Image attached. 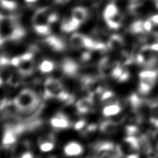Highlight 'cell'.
<instances>
[{
    "label": "cell",
    "mask_w": 158,
    "mask_h": 158,
    "mask_svg": "<svg viewBox=\"0 0 158 158\" xmlns=\"http://www.w3.org/2000/svg\"><path fill=\"white\" fill-rule=\"evenodd\" d=\"M44 94L47 98H56L64 102L72 100L71 96L64 89L61 81L56 78L49 77L45 80Z\"/></svg>",
    "instance_id": "obj_1"
},
{
    "label": "cell",
    "mask_w": 158,
    "mask_h": 158,
    "mask_svg": "<svg viewBox=\"0 0 158 158\" xmlns=\"http://www.w3.org/2000/svg\"><path fill=\"white\" fill-rule=\"evenodd\" d=\"M94 106V100L91 96L86 97L79 100L76 102V110L80 114H86L92 110Z\"/></svg>",
    "instance_id": "obj_8"
},
{
    "label": "cell",
    "mask_w": 158,
    "mask_h": 158,
    "mask_svg": "<svg viewBox=\"0 0 158 158\" xmlns=\"http://www.w3.org/2000/svg\"><path fill=\"white\" fill-rule=\"evenodd\" d=\"M121 107L118 102L106 105L102 109V114L105 117L115 116L121 112Z\"/></svg>",
    "instance_id": "obj_12"
},
{
    "label": "cell",
    "mask_w": 158,
    "mask_h": 158,
    "mask_svg": "<svg viewBox=\"0 0 158 158\" xmlns=\"http://www.w3.org/2000/svg\"><path fill=\"white\" fill-rule=\"evenodd\" d=\"M19 132V130L17 128H10L8 127L4 132L2 139V143L6 147L10 146L14 144L17 141V135Z\"/></svg>",
    "instance_id": "obj_9"
},
{
    "label": "cell",
    "mask_w": 158,
    "mask_h": 158,
    "mask_svg": "<svg viewBox=\"0 0 158 158\" xmlns=\"http://www.w3.org/2000/svg\"><path fill=\"white\" fill-rule=\"evenodd\" d=\"M10 64L18 69L22 75H29L33 73L35 67L34 54L27 52L15 56L10 60Z\"/></svg>",
    "instance_id": "obj_3"
},
{
    "label": "cell",
    "mask_w": 158,
    "mask_h": 158,
    "mask_svg": "<svg viewBox=\"0 0 158 158\" xmlns=\"http://www.w3.org/2000/svg\"><path fill=\"white\" fill-rule=\"evenodd\" d=\"M101 100L105 105H110L112 103L118 102L116 100V96L114 93L111 91H107L103 92L101 96Z\"/></svg>",
    "instance_id": "obj_19"
},
{
    "label": "cell",
    "mask_w": 158,
    "mask_h": 158,
    "mask_svg": "<svg viewBox=\"0 0 158 158\" xmlns=\"http://www.w3.org/2000/svg\"><path fill=\"white\" fill-rule=\"evenodd\" d=\"M20 158H34V155L30 151H26L20 155Z\"/></svg>",
    "instance_id": "obj_26"
},
{
    "label": "cell",
    "mask_w": 158,
    "mask_h": 158,
    "mask_svg": "<svg viewBox=\"0 0 158 158\" xmlns=\"http://www.w3.org/2000/svg\"><path fill=\"white\" fill-rule=\"evenodd\" d=\"M116 125L117 124L114 121H106L102 123L101 126H100V130H101L103 132L110 133L111 132H114V130H115Z\"/></svg>",
    "instance_id": "obj_21"
},
{
    "label": "cell",
    "mask_w": 158,
    "mask_h": 158,
    "mask_svg": "<svg viewBox=\"0 0 158 158\" xmlns=\"http://www.w3.org/2000/svg\"><path fill=\"white\" fill-rule=\"evenodd\" d=\"M126 158H139V155L137 154H130L127 155Z\"/></svg>",
    "instance_id": "obj_29"
},
{
    "label": "cell",
    "mask_w": 158,
    "mask_h": 158,
    "mask_svg": "<svg viewBox=\"0 0 158 158\" xmlns=\"http://www.w3.org/2000/svg\"><path fill=\"white\" fill-rule=\"evenodd\" d=\"M134 1H137V0H134Z\"/></svg>",
    "instance_id": "obj_33"
},
{
    "label": "cell",
    "mask_w": 158,
    "mask_h": 158,
    "mask_svg": "<svg viewBox=\"0 0 158 158\" xmlns=\"http://www.w3.org/2000/svg\"><path fill=\"white\" fill-rule=\"evenodd\" d=\"M20 75H22L19 71H18V73H12L8 79V84L13 87L18 86L20 83Z\"/></svg>",
    "instance_id": "obj_22"
},
{
    "label": "cell",
    "mask_w": 158,
    "mask_h": 158,
    "mask_svg": "<svg viewBox=\"0 0 158 158\" xmlns=\"http://www.w3.org/2000/svg\"><path fill=\"white\" fill-rule=\"evenodd\" d=\"M85 126H86V122L84 121H82V120H81V121H79L76 123L75 125V129L77 130H82Z\"/></svg>",
    "instance_id": "obj_25"
},
{
    "label": "cell",
    "mask_w": 158,
    "mask_h": 158,
    "mask_svg": "<svg viewBox=\"0 0 158 158\" xmlns=\"http://www.w3.org/2000/svg\"><path fill=\"white\" fill-rule=\"evenodd\" d=\"M88 15V10L86 8L82 6H76L73 8L71 13V17L80 24L86 20Z\"/></svg>",
    "instance_id": "obj_10"
},
{
    "label": "cell",
    "mask_w": 158,
    "mask_h": 158,
    "mask_svg": "<svg viewBox=\"0 0 158 158\" xmlns=\"http://www.w3.org/2000/svg\"><path fill=\"white\" fill-rule=\"evenodd\" d=\"M26 1V2L27 3H34V2H36L37 0H25Z\"/></svg>",
    "instance_id": "obj_30"
},
{
    "label": "cell",
    "mask_w": 158,
    "mask_h": 158,
    "mask_svg": "<svg viewBox=\"0 0 158 158\" xmlns=\"http://www.w3.org/2000/svg\"><path fill=\"white\" fill-rule=\"evenodd\" d=\"M84 148L81 144L76 141H70L64 147V154L69 157L79 156L83 153Z\"/></svg>",
    "instance_id": "obj_6"
},
{
    "label": "cell",
    "mask_w": 158,
    "mask_h": 158,
    "mask_svg": "<svg viewBox=\"0 0 158 158\" xmlns=\"http://www.w3.org/2000/svg\"><path fill=\"white\" fill-rule=\"evenodd\" d=\"M4 20V16L2 15L1 13H0V23H1V22H2Z\"/></svg>",
    "instance_id": "obj_31"
},
{
    "label": "cell",
    "mask_w": 158,
    "mask_h": 158,
    "mask_svg": "<svg viewBox=\"0 0 158 158\" xmlns=\"http://www.w3.org/2000/svg\"><path fill=\"white\" fill-rule=\"evenodd\" d=\"M51 12L48 7L41 8L38 9L34 13L32 19L33 27H40V26H48L50 25L48 23V16Z\"/></svg>",
    "instance_id": "obj_5"
},
{
    "label": "cell",
    "mask_w": 158,
    "mask_h": 158,
    "mask_svg": "<svg viewBox=\"0 0 158 158\" xmlns=\"http://www.w3.org/2000/svg\"><path fill=\"white\" fill-rule=\"evenodd\" d=\"M2 81H3V80H2V78L0 77V86L2 85Z\"/></svg>",
    "instance_id": "obj_32"
},
{
    "label": "cell",
    "mask_w": 158,
    "mask_h": 158,
    "mask_svg": "<svg viewBox=\"0 0 158 158\" xmlns=\"http://www.w3.org/2000/svg\"><path fill=\"white\" fill-rule=\"evenodd\" d=\"M54 148V142L53 139L50 137L48 138L42 139L39 142V148L40 151L48 152L51 151Z\"/></svg>",
    "instance_id": "obj_16"
},
{
    "label": "cell",
    "mask_w": 158,
    "mask_h": 158,
    "mask_svg": "<svg viewBox=\"0 0 158 158\" xmlns=\"http://www.w3.org/2000/svg\"><path fill=\"white\" fill-rule=\"evenodd\" d=\"M45 43L54 50L61 51L64 50V44L62 40L56 36H49L45 39Z\"/></svg>",
    "instance_id": "obj_15"
},
{
    "label": "cell",
    "mask_w": 158,
    "mask_h": 158,
    "mask_svg": "<svg viewBox=\"0 0 158 158\" xmlns=\"http://www.w3.org/2000/svg\"><path fill=\"white\" fill-rule=\"evenodd\" d=\"M118 15H120V13L118 7L115 4L113 3L107 4L103 11V18L105 22L116 17Z\"/></svg>",
    "instance_id": "obj_13"
},
{
    "label": "cell",
    "mask_w": 158,
    "mask_h": 158,
    "mask_svg": "<svg viewBox=\"0 0 158 158\" xmlns=\"http://www.w3.org/2000/svg\"><path fill=\"white\" fill-rule=\"evenodd\" d=\"M152 23L151 20H148L145 22H143V29L144 31H150L152 29Z\"/></svg>",
    "instance_id": "obj_24"
},
{
    "label": "cell",
    "mask_w": 158,
    "mask_h": 158,
    "mask_svg": "<svg viewBox=\"0 0 158 158\" xmlns=\"http://www.w3.org/2000/svg\"><path fill=\"white\" fill-rule=\"evenodd\" d=\"M81 24L75 20L71 16L70 18L64 19L62 21L61 24V29L63 31L66 33H70V32L75 31L76 29L79 28Z\"/></svg>",
    "instance_id": "obj_11"
},
{
    "label": "cell",
    "mask_w": 158,
    "mask_h": 158,
    "mask_svg": "<svg viewBox=\"0 0 158 158\" xmlns=\"http://www.w3.org/2000/svg\"><path fill=\"white\" fill-rule=\"evenodd\" d=\"M132 31L135 33H140L144 31L143 29V22L142 21H137L132 24L131 27Z\"/></svg>",
    "instance_id": "obj_23"
},
{
    "label": "cell",
    "mask_w": 158,
    "mask_h": 158,
    "mask_svg": "<svg viewBox=\"0 0 158 158\" xmlns=\"http://www.w3.org/2000/svg\"><path fill=\"white\" fill-rule=\"evenodd\" d=\"M122 153L119 147L110 142L99 144L96 149V158H119Z\"/></svg>",
    "instance_id": "obj_4"
},
{
    "label": "cell",
    "mask_w": 158,
    "mask_h": 158,
    "mask_svg": "<svg viewBox=\"0 0 158 158\" xmlns=\"http://www.w3.org/2000/svg\"><path fill=\"white\" fill-rule=\"evenodd\" d=\"M0 6L7 10H15L18 7L17 0H0Z\"/></svg>",
    "instance_id": "obj_20"
},
{
    "label": "cell",
    "mask_w": 158,
    "mask_h": 158,
    "mask_svg": "<svg viewBox=\"0 0 158 158\" xmlns=\"http://www.w3.org/2000/svg\"><path fill=\"white\" fill-rule=\"evenodd\" d=\"M150 20H151V21L152 22V24H157V25H158V14L152 15Z\"/></svg>",
    "instance_id": "obj_27"
},
{
    "label": "cell",
    "mask_w": 158,
    "mask_h": 158,
    "mask_svg": "<svg viewBox=\"0 0 158 158\" xmlns=\"http://www.w3.org/2000/svg\"><path fill=\"white\" fill-rule=\"evenodd\" d=\"M70 0H56V2L59 4H66Z\"/></svg>",
    "instance_id": "obj_28"
},
{
    "label": "cell",
    "mask_w": 158,
    "mask_h": 158,
    "mask_svg": "<svg viewBox=\"0 0 158 158\" xmlns=\"http://www.w3.org/2000/svg\"><path fill=\"white\" fill-rule=\"evenodd\" d=\"M54 69H55V64L52 61L49 59L43 60L39 65V69L40 72L45 73V74L52 72Z\"/></svg>",
    "instance_id": "obj_18"
},
{
    "label": "cell",
    "mask_w": 158,
    "mask_h": 158,
    "mask_svg": "<svg viewBox=\"0 0 158 158\" xmlns=\"http://www.w3.org/2000/svg\"><path fill=\"white\" fill-rule=\"evenodd\" d=\"M123 41L122 38L118 35L114 34L109 38L107 47L111 50H119L123 46Z\"/></svg>",
    "instance_id": "obj_14"
},
{
    "label": "cell",
    "mask_w": 158,
    "mask_h": 158,
    "mask_svg": "<svg viewBox=\"0 0 158 158\" xmlns=\"http://www.w3.org/2000/svg\"><path fill=\"white\" fill-rule=\"evenodd\" d=\"M13 102L18 110L27 111L36 107L39 104V98L34 91L26 89L19 93L13 100Z\"/></svg>",
    "instance_id": "obj_2"
},
{
    "label": "cell",
    "mask_w": 158,
    "mask_h": 158,
    "mask_svg": "<svg viewBox=\"0 0 158 158\" xmlns=\"http://www.w3.org/2000/svg\"><path fill=\"white\" fill-rule=\"evenodd\" d=\"M77 65L72 60L68 59L64 62L63 64V70L67 75H74L77 71Z\"/></svg>",
    "instance_id": "obj_17"
},
{
    "label": "cell",
    "mask_w": 158,
    "mask_h": 158,
    "mask_svg": "<svg viewBox=\"0 0 158 158\" xmlns=\"http://www.w3.org/2000/svg\"><path fill=\"white\" fill-rule=\"evenodd\" d=\"M50 124L54 128L66 129L70 126V121L64 114L58 113L50 119Z\"/></svg>",
    "instance_id": "obj_7"
}]
</instances>
